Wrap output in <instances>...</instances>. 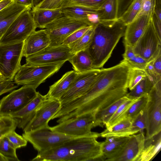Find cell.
Instances as JSON below:
<instances>
[{"label":"cell","mask_w":161,"mask_h":161,"mask_svg":"<svg viewBox=\"0 0 161 161\" xmlns=\"http://www.w3.org/2000/svg\"><path fill=\"white\" fill-rule=\"evenodd\" d=\"M96 25L92 26L78 40L68 45L71 53L75 54L88 48L92 41Z\"/></svg>","instance_id":"obj_31"},{"label":"cell","mask_w":161,"mask_h":161,"mask_svg":"<svg viewBox=\"0 0 161 161\" xmlns=\"http://www.w3.org/2000/svg\"><path fill=\"white\" fill-rule=\"evenodd\" d=\"M142 0H133L126 10L121 17L120 19L126 25L133 21L139 12Z\"/></svg>","instance_id":"obj_36"},{"label":"cell","mask_w":161,"mask_h":161,"mask_svg":"<svg viewBox=\"0 0 161 161\" xmlns=\"http://www.w3.org/2000/svg\"><path fill=\"white\" fill-rule=\"evenodd\" d=\"M133 120L124 119L114 125L106 128L99 133L102 137L128 136L137 133L139 129L132 124Z\"/></svg>","instance_id":"obj_22"},{"label":"cell","mask_w":161,"mask_h":161,"mask_svg":"<svg viewBox=\"0 0 161 161\" xmlns=\"http://www.w3.org/2000/svg\"><path fill=\"white\" fill-rule=\"evenodd\" d=\"M130 137L106 138V140L101 142V151L103 160L115 161L123 152Z\"/></svg>","instance_id":"obj_18"},{"label":"cell","mask_w":161,"mask_h":161,"mask_svg":"<svg viewBox=\"0 0 161 161\" xmlns=\"http://www.w3.org/2000/svg\"><path fill=\"white\" fill-rule=\"evenodd\" d=\"M30 8L14 1L0 11V40L14 20Z\"/></svg>","instance_id":"obj_21"},{"label":"cell","mask_w":161,"mask_h":161,"mask_svg":"<svg viewBox=\"0 0 161 161\" xmlns=\"http://www.w3.org/2000/svg\"><path fill=\"white\" fill-rule=\"evenodd\" d=\"M133 0H119L118 14V19L120 18L126 10Z\"/></svg>","instance_id":"obj_45"},{"label":"cell","mask_w":161,"mask_h":161,"mask_svg":"<svg viewBox=\"0 0 161 161\" xmlns=\"http://www.w3.org/2000/svg\"><path fill=\"white\" fill-rule=\"evenodd\" d=\"M99 126L93 114H83L69 119L53 127L51 130L68 135L78 137H99V133L91 131L92 128Z\"/></svg>","instance_id":"obj_6"},{"label":"cell","mask_w":161,"mask_h":161,"mask_svg":"<svg viewBox=\"0 0 161 161\" xmlns=\"http://www.w3.org/2000/svg\"><path fill=\"white\" fill-rule=\"evenodd\" d=\"M92 136L76 137L53 149L38 152L32 161H103L101 142Z\"/></svg>","instance_id":"obj_2"},{"label":"cell","mask_w":161,"mask_h":161,"mask_svg":"<svg viewBox=\"0 0 161 161\" xmlns=\"http://www.w3.org/2000/svg\"><path fill=\"white\" fill-rule=\"evenodd\" d=\"M13 0H0V11L14 2Z\"/></svg>","instance_id":"obj_52"},{"label":"cell","mask_w":161,"mask_h":161,"mask_svg":"<svg viewBox=\"0 0 161 161\" xmlns=\"http://www.w3.org/2000/svg\"><path fill=\"white\" fill-rule=\"evenodd\" d=\"M128 99L125 96L119 99L105 108L99 111L95 115V119L99 126H102L109 120L119 106Z\"/></svg>","instance_id":"obj_29"},{"label":"cell","mask_w":161,"mask_h":161,"mask_svg":"<svg viewBox=\"0 0 161 161\" xmlns=\"http://www.w3.org/2000/svg\"><path fill=\"white\" fill-rule=\"evenodd\" d=\"M93 25L86 19H77L63 13L44 28L49 36V46L63 44L65 39L75 31L81 28Z\"/></svg>","instance_id":"obj_5"},{"label":"cell","mask_w":161,"mask_h":161,"mask_svg":"<svg viewBox=\"0 0 161 161\" xmlns=\"http://www.w3.org/2000/svg\"><path fill=\"white\" fill-rule=\"evenodd\" d=\"M147 76L144 69L130 68L128 82V88L130 91Z\"/></svg>","instance_id":"obj_37"},{"label":"cell","mask_w":161,"mask_h":161,"mask_svg":"<svg viewBox=\"0 0 161 161\" xmlns=\"http://www.w3.org/2000/svg\"><path fill=\"white\" fill-rule=\"evenodd\" d=\"M155 2L156 0H142L140 10L136 18L142 15L152 16L154 13Z\"/></svg>","instance_id":"obj_41"},{"label":"cell","mask_w":161,"mask_h":161,"mask_svg":"<svg viewBox=\"0 0 161 161\" xmlns=\"http://www.w3.org/2000/svg\"><path fill=\"white\" fill-rule=\"evenodd\" d=\"M78 73L74 70L66 72L59 80L49 86L47 98L58 100L69 88Z\"/></svg>","instance_id":"obj_23"},{"label":"cell","mask_w":161,"mask_h":161,"mask_svg":"<svg viewBox=\"0 0 161 161\" xmlns=\"http://www.w3.org/2000/svg\"><path fill=\"white\" fill-rule=\"evenodd\" d=\"M61 103L57 99L46 98L37 108L31 121L23 129L24 132L48 127L49 121L60 109Z\"/></svg>","instance_id":"obj_15"},{"label":"cell","mask_w":161,"mask_h":161,"mask_svg":"<svg viewBox=\"0 0 161 161\" xmlns=\"http://www.w3.org/2000/svg\"><path fill=\"white\" fill-rule=\"evenodd\" d=\"M43 0H34V6L35 7L40 3Z\"/></svg>","instance_id":"obj_53"},{"label":"cell","mask_w":161,"mask_h":161,"mask_svg":"<svg viewBox=\"0 0 161 161\" xmlns=\"http://www.w3.org/2000/svg\"><path fill=\"white\" fill-rule=\"evenodd\" d=\"M19 86L15 85L13 81L6 80L0 81V96L10 92L18 88Z\"/></svg>","instance_id":"obj_43"},{"label":"cell","mask_w":161,"mask_h":161,"mask_svg":"<svg viewBox=\"0 0 161 161\" xmlns=\"http://www.w3.org/2000/svg\"><path fill=\"white\" fill-rule=\"evenodd\" d=\"M17 127L16 120L10 116L1 117L0 119V138L14 131Z\"/></svg>","instance_id":"obj_38"},{"label":"cell","mask_w":161,"mask_h":161,"mask_svg":"<svg viewBox=\"0 0 161 161\" xmlns=\"http://www.w3.org/2000/svg\"></svg>","instance_id":"obj_57"},{"label":"cell","mask_w":161,"mask_h":161,"mask_svg":"<svg viewBox=\"0 0 161 161\" xmlns=\"http://www.w3.org/2000/svg\"><path fill=\"white\" fill-rule=\"evenodd\" d=\"M62 13L68 16L77 19H87L88 14L97 13V10L83 7L70 6L61 8Z\"/></svg>","instance_id":"obj_32"},{"label":"cell","mask_w":161,"mask_h":161,"mask_svg":"<svg viewBox=\"0 0 161 161\" xmlns=\"http://www.w3.org/2000/svg\"><path fill=\"white\" fill-rule=\"evenodd\" d=\"M153 84L149 77L147 76L138 83L128 93L126 96L129 98L136 99L147 94H148Z\"/></svg>","instance_id":"obj_30"},{"label":"cell","mask_w":161,"mask_h":161,"mask_svg":"<svg viewBox=\"0 0 161 161\" xmlns=\"http://www.w3.org/2000/svg\"><path fill=\"white\" fill-rule=\"evenodd\" d=\"M45 95H42L39 92L36 97L30 103L19 111L10 116L14 119L17 127L23 129L31 121L42 101L46 98Z\"/></svg>","instance_id":"obj_20"},{"label":"cell","mask_w":161,"mask_h":161,"mask_svg":"<svg viewBox=\"0 0 161 161\" xmlns=\"http://www.w3.org/2000/svg\"><path fill=\"white\" fill-rule=\"evenodd\" d=\"M118 6L119 0H105L97 11L100 22L118 19Z\"/></svg>","instance_id":"obj_27"},{"label":"cell","mask_w":161,"mask_h":161,"mask_svg":"<svg viewBox=\"0 0 161 161\" xmlns=\"http://www.w3.org/2000/svg\"><path fill=\"white\" fill-rule=\"evenodd\" d=\"M16 149L5 136L0 138V154L8 161H19L16 154Z\"/></svg>","instance_id":"obj_35"},{"label":"cell","mask_w":161,"mask_h":161,"mask_svg":"<svg viewBox=\"0 0 161 161\" xmlns=\"http://www.w3.org/2000/svg\"><path fill=\"white\" fill-rule=\"evenodd\" d=\"M64 62L40 65H32L26 63L21 65L13 81L19 86L27 85L36 88L48 78L58 72Z\"/></svg>","instance_id":"obj_4"},{"label":"cell","mask_w":161,"mask_h":161,"mask_svg":"<svg viewBox=\"0 0 161 161\" xmlns=\"http://www.w3.org/2000/svg\"><path fill=\"white\" fill-rule=\"evenodd\" d=\"M86 0H65L62 8L70 6H77L83 3Z\"/></svg>","instance_id":"obj_49"},{"label":"cell","mask_w":161,"mask_h":161,"mask_svg":"<svg viewBox=\"0 0 161 161\" xmlns=\"http://www.w3.org/2000/svg\"><path fill=\"white\" fill-rule=\"evenodd\" d=\"M154 14L161 21V0H156Z\"/></svg>","instance_id":"obj_50"},{"label":"cell","mask_w":161,"mask_h":161,"mask_svg":"<svg viewBox=\"0 0 161 161\" xmlns=\"http://www.w3.org/2000/svg\"><path fill=\"white\" fill-rule=\"evenodd\" d=\"M124 46L125 50L122 61L130 68L144 70L148 62L136 54L133 47L127 45Z\"/></svg>","instance_id":"obj_28"},{"label":"cell","mask_w":161,"mask_h":161,"mask_svg":"<svg viewBox=\"0 0 161 161\" xmlns=\"http://www.w3.org/2000/svg\"><path fill=\"white\" fill-rule=\"evenodd\" d=\"M19 4L30 7L32 8L34 5V0H14Z\"/></svg>","instance_id":"obj_51"},{"label":"cell","mask_w":161,"mask_h":161,"mask_svg":"<svg viewBox=\"0 0 161 161\" xmlns=\"http://www.w3.org/2000/svg\"><path fill=\"white\" fill-rule=\"evenodd\" d=\"M130 68L122 61L100 74L83 95L63 104L61 109L68 119L83 114H95L126 96Z\"/></svg>","instance_id":"obj_1"},{"label":"cell","mask_w":161,"mask_h":161,"mask_svg":"<svg viewBox=\"0 0 161 161\" xmlns=\"http://www.w3.org/2000/svg\"><path fill=\"white\" fill-rule=\"evenodd\" d=\"M105 0H86L84 3L77 6L85 7L98 10Z\"/></svg>","instance_id":"obj_44"},{"label":"cell","mask_w":161,"mask_h":161,"mask_svg":"<svg viewBox=\"0 0 161 161\" xmlns=\"http://www.w3.org/2000/svg\"><path fill=\"white\" fill-rule=\"evenodd\" d=\"M30 8L22 12L13 22L0 40V45L25 42L37 27Z\"/></svg>","instance_id":"obj_8"},{"label":"cell","mask_w":161,"mask_h":161,"mask_svg":"<svg viewBox=\"0 0 161 161\" xmlns=\"http://www.w3.org/2000/svg\"><path fill=\"white\" fill-rule=\"evenodd\" d=\"M143 112L147 138L161 131V93L153 86L148 94Z\"/></svg>","instance_id":"obj_11"},{"label":"cell","mask_w":161,"mask_h":161,"mask_svg":"<svg viewBox=\"0 0 161 161\" xmlns=\"http://www.w3.org/2000/svg\"><path fill=\"white\" fill-rule=\"evenodd\" d=\"M87 19L93 25H96L100 22V21L97 13H93L88 14Z\"/></svg>","instance_id":"obj_48"},{"label":"cell","mask_w":161,"mask_h":161,"mask_svg":"<svg viewBox=\"0 0 161 161\" xmlns=\"http://www.w3.org/2000/svg\"><path fill=\"white\" fill-rule=\"evenodd\" d=\"M24 43L0 45V72L6 80L13 81L21 65Z\"/></svg>","instance_id":"obj_9"},{"label":"cell","mask_w":161,"mask_h":161,"mask_svg":"<svg viewBox=\"0 0 161 161\" xmlns=\"http://www.w3.org/2000/svg\"><path fill=\"white\" fill-rule=\"evenodd\" d=\"M22 136L38 152L58 147L67 141L78 137L51 130L48 127L24 132Z\"/></svg>","instance_id":"obj_7"},{"label":"cell","mask_w":161,"mask_h":161,"mask_svg":"<svg viewBox=\"0 0 161 161\" xmlns=\"http://www.w3.org/2000/svg\"><path fill=\"white\" fill-rule=\"evenodd\" d=\"M65 1V0H43L33 8L47 9L61 8Z\"/></svg>","instance_id":"obj_40"},{"label":"cell","mask_w":161,"mask_h":161,"mask_svg":"<svg viewBox=\"0 0 161 161\" xmlns=\"http://www.w3.org/2000/svg\"><path fill=\"white\" fill-rule=\"evenodd\" d=\"M152 20L155 32L159 39L161 40V21L154 14L152 16Z\"/></svg>","instance_id":"obj_47"},{"label":"cell","mask_w":161,"mask_h":161,"mask_svg":"<svg viewBox=\"0 0 161 161\" xmlns=\"http://www.w3.org/2000/svg\"><path fill=\"white\" fill-rule=\"evenodd\" d=\"M137 99H131L128 98L119 106L105 125L106 128L111 126L122 120L129 108Z\"/></svg>","instance_id":"obj_33"},{"label":"cell","mask_w":161,"mask_h":161,"mask_svg":"<svg viewBox=\"0 0 161 161\" xmlns=\"http://www.w3.org/2000/svg\"><path fill=\"white\" fill-rule=\"evenodd\" d=\"M6 80L5 79L3 76L0 72V81Z\"/></svg>","instance_id":"obj_55"},{"label":"cell","mask_w":161,"mask_h":161,"mask_svg":"<svg viewBox=\"0 0 161 161\" xmlns=\"http://www.w3.org/2000/svg\"><path fill=\"white\" fill-rule=\"evenodd\" d=\"M1 117H0V119H1Z\"/></svg>","instance_id":"obj_56"},{"label":"cell","mask_w":161,"mask_h":161,"mask_svg":"<svg viewBox=\"0 0 161 161\" xmlns=\"http://www.w3.org/2000/svg\"><path fill=\"white\" fill-rule=\"evenodd\" d=\"M145 139L144 133L130 136L123 152L115 161H138Z\"/></svg>","instance_id":"obj_19"},{"label":"cell","mask_w":161,"mask_h":161,"mask_svg":"<svg viewBox=\"0 0 161 161\" xmlns=\"http://www.w3.org/2000/svg\"><path fill=\"white\" fill-rule=\"evenodd\" d=\"M92 26L84 27L75 31L65 39L63 44L68 45L75 42L82 36Z\"/></svg>","instance_id":"obj_42"},{"label":"cell","mask_w":161,"mask_h":161,"mask_svg":"<svg viewBox=\"0 0 161 161\" xmlns=\"http://www.w3.org/2000/svg\"><path fill=\"white\" fill-rule=\"evenodd\" d=\"M161 147V131L149 138H146L143 148L138 161L152 160L159 153Z\"/></svg>","instance_id":"obj_25"},{"label":"cell","mask_w":161,"mask_h":161,"mask_svg":"<svg viewBox=\"0 0 161 161\" xmlns=\"http://www.w3.org/2000/svg\"><path fill=\"white\" fill-rule=\"evenodd\" d=\"M152 18L147 15H142L127 25L124 36V45L133 47L145 31Z\"/></svg>","instance_id":"obj_16"},{"label":"cell","mask_w":161,"mask_h":161,"mask_svg":"<svg viewBox=\"0 0 161 161\" xmlns=\"http://www.w3.org/2000/svg\"><path fill=\"white\" fill-rule=\"evenodd\" d=\"M5 136L16 149L25 147L27 145V140L23 136L17 134L15 130L9 132Z\"/></svg>","instance_id":"obj_39"},{"label":"cell","mask_w":161,"mask_h":161,"mask_svg":"<svg viewBox=\"0 0 161 161\" xmlns=\"http://www.w3.org/2000/svg\"><path fill=\"white\" fill-rule=\"evenodd\" d=\"M161 40L154 29L151 19L145 31L133 47L135 53L149 62L161 50Z\"/></svg>","instance_id":"obj_14"},{"label":"cell","mask_w":161,"mask_h":161,"mask_svg":"<svg viewBox=\"0 0 161 161\" xmlns=\"http://www.w3.org/2000/svg\"><path fill=\"white\" fill-rule=\"evenodd\" d=\"M126 28V25L119 19L100 22L95 26L92 42L87 49L93 69H101L104 66L124 36Z\"/></svg>","instance_id":"obj_3"},{"label":"cell","mask_w":161,"mask_h":161,"mask_svg":"<svg viewBox=\"0 0 161 161\" xmlns=\"http://www.w3.org/2000/svg\"><path fill=\"white\" fill-rule=\"evenodd\" d=\"M148 99V94L137 99L129 108L123 119L126 118L133 120L144 110Z\"/></svg>","instance_id":"obj_34"},{"label":"cell","mask_w":161,"mask_h":161,"mask_svg":"<svg viewBox=\"0 0 161 161\" xmlns=\"http://www.w3.org/2000/svg\"><path fill=\"white\" fill-rule=\"evenodd\" d=\"M74 54L71 53L67 45L62 44L57 46H49L39 52L26 57V63L40 65L65 62Z\"/></svg>","instance_id":"obj_13"},{"label":"cell","mask_w":161,"mask_h":161,"mask_svg":"<svg viewBox=\"0 0 161 161\" xmlns=\"http://www.w3.org/2000/svg\"><path fill=\"white\" fill-rule=\"evenodd\" d=\"M152 60L153 68L158 74L161 75V50Z\"/></svg>","instance_id":"obj_46"},{"label":"cell","mask_w":161,"mask_h":161,"mask_svg":"<svg viewBox=\"0 0 161 161\" xmlns=\"http://www.w3.org/2000/svg\"><path fill=\"white\" fill-rule=\"evenodd\" d=\"M101 69H93L78 73L68 90L59 99L61 104L70 101L85 94L99 76Z\"/></svg>","instance_id":"obj_12"},{"label":"cell","mask_w":161,"mask_h":161,"mask_svg":"<svg viewBox=\"0 0 161 161\" xmlns=\"http://www.w3.org/2000/svg\"><path fill=\"white\" fill-rule=\"evenodd\" d=\"M50 43L46 29L35 31L25 41L23 56L26 57L39 52L49 46Z\"/></svg>","instance_id":"obj_17"},{"label":"cell","mask_w":161,"mask_h":161,"mask_svg":"<svg viewBox=\"0 0 161 161\" xmlns=\"http://www.w3.org/2000/svg\"><path fill=\"white\" fill-rule=\"evenodd\" d=\"M38 92L32 86H23L13 90L0 100V116H10L26 106L36 96Z\"/></svg>","instance_id":"obj_10"},{"label":"cell","mask_w":161,"mask_h":161,"mask_svg":"<svg viewBox=\"0 0 161 161\" xmlns=\"http://www.w3.org/2000/svg\"><path fill=\"white\" fill-rule=\"evenodd\" d=\"M0 161H8V160L0 154Z\"/></svg>","instance_id":"obj_54"},{"label":"cell","mask_w":161,"mask_h":161,"mask_svg":"<svg viewBox=\"0 0 161 161\" xmlns=\"http://www.w3.org/2000/svg\"><path fill=\"white\" fill-rule=\"evenodd\" d=\"M31 12L37 28L42 29L63 14L61 8L47 9L33 8Z\"/></svg>","instance_id":"obj_24"},{"label":"cell","mask_w":161,"mask_h":161,"mask_svg":"<svg viewBox=\"0 0 161 161\" xmlns=\"http://www.w3.org/2000/svg\"><path fill=\"white\" fill-rule=\"evenodd\" d=\"M68 61L72 65L74 70L77 73L93 69L92 60L87 49L76 53Z\"/></svg>","instance_id":"obj_26"}]
</instances>
